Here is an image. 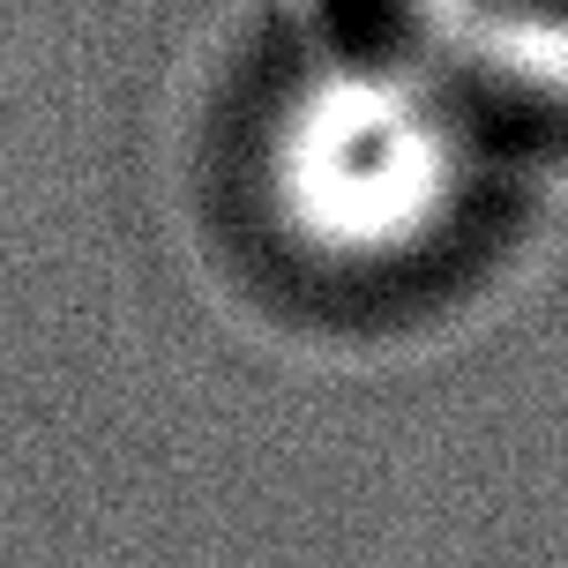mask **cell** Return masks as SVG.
<instances>
[{
  "mask_svg": "<svg viewBox=\"0 0 568 568\" xmlns=\"http://www.w3.org/2000/svg\"><path fill=\"white\" fill-rule=\"evenodd\" d=\"M404 16L464 75L568 98V0H404Z\"/></svg>",
  "mask_w": 568,
  "mask_h": 568,
  "instance_id": "7a4b0ae2",
  "label": "cell"
},
{
  "mask_svg": "<svg viewBox=\"0 0 568 568\" xmlns=\"http://www.w3.org/2000/svg\"><path fill=\"white\" fill-rule=\"evenodd\" d=\"M464 113L426 68L352 53L307 68L270 135L284 225L322 255H404L464 195Z\"/></svg>",
  "mask_w": 568,
  "mask_h": 568,
  "instance_id": "6da1fadb",
  "label": "cell"
}]
</instances>
